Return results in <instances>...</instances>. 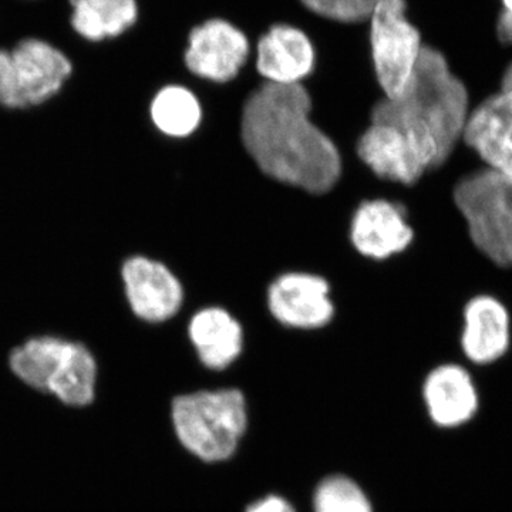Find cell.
Here are the masks:
<instances>
[{"label": "cell", "instance_id": "6da1fadb", "mask_svg": "<svg viewBox=\"0 0 512 512\" xmlns=\"http://www.w3.org/2000/svg\"><path fill=\"white\" fill-rule=\"evenodd\" d=\"M305 84L261 82L245 97L239 140L251 163L268 180L311 195L338 185L343 157L338 144L312 119Z\"/></svg>", "mask_w": 512, "mask_h": 512}, {"label": "cell", "instance_id": "7a4b0ae2", "mask_svg": "<svg viewBox=\"0 0 512 512\" xmlns=\"http://www.w3.org/2000/svg\"><path fill=\"white\" fill-rule=\"evenodd\" d=\"M470 93L439 47L424 43L406 89L393 99L382 97L370 110V124H390L436 141L448 164L463 138Z\"/></svg>", "mask_w": 512, "mask_h": 512}, {"label": "cell", "instance_id": "3957f363", "mask_svg": "<svg viewBox=\"0 0 512 512\" xmlns=\"http://www.w3.org/2000/svg\"><path fill=\"white\" fill-rule=\"evenodd\" d=\"M171 416L181 444L202 461L234 456L248 427V403L238 387L197 390L173 400Z\"/></svg>", "mask_w": 512, "mask_h": 512}, {"label": "cell", "instance_id": "277c9868", "mask_svg": "<svg viewBox=\"0 0 512 512\" xmlns=\"http://www.w3.org/2000/svg\"><path fill=\"white\" fill-rule=\"evenodd\" d=\"M9 363L22 382L53 394L69 406L93 402L97 362L83 343L59 336H35L12 350Z\"/></svg>", "mask_w": 512, "mask_h": 512}, {"label": "cell", "instance_id": "5b68a950", "mask_svg": "<svg viewBox=\"0 0 512 512\" xmlns=\"http://www.w3.org/2000/svg\"><path fill=\"white\" fill-rule=\"evenodd\" d=\"M454 208L474 245L495 265L512 266V177L497 171H474L451 192Z\"/></svg>", "mask_w": 512, "mask_h": 512}, {"label": "cell", "instance_id": "8992f818", "mask_svg": "<svg viewBox=\"0 0 512 512\" xmlns=\"http://www.w3.org/2000/svg\"><path fill=\"white\" fill-rule=\"evenodd\" d=\"M353 151L377 180L403 188L416 187L447 165L433 138L390 124H370Z\"/></svg>", "mask_w": 512, "mask_h": 512}, {"label": "cell", "instance_id": "52a82bcc", "mask_svg": "<svg viewBox=\"0 0 512 512\" xmlns=\"http://www.w3.org/2000/svg\"><path fill=\"white\" fill-rule=\"evenodd\" d=\"M370 64L386 99L406 89L419 63L424 35L407 15V0H379L366 22Z\"/></svg>", "mask_w": 512, "mask_h": 512}, {"label": "cell", "instance_id": "ba28073f", "mask_svg": "<svg viewBox=\"0 0 512 512\" xmlns=\"http://www.w3.org/2000/svg\"><path fill=\"white\" fill-rule=\"evenodd\" d=\"M72 64L42 40L28 39L0 50V106L20 110L39 106L62 89Z\"/></svg>", "mask_w": 512, "mask_h": 512}, {"label": "cell", "instance_id": "9c48e42d", "mask_svg": "<svg viewBox=\"0 0 512 512\" xmlns=\"http://www.w3.org/2000/svg\"><path fill=\"white\" fill-rule=\"evenodd\" d=\"M254 57V42L235 23L208 18L188 32L185 69L195 79L215 86L237 80Z\"/></svg>", "mask_w": 512, "mask_h": 512}, {"label": "cell", "instance_id": "30bf717a", "mask_svg": "<svg viewBox=\"0 0 512 512\" xmlns=\"http://www.w3.org/2000/svg\"><path fill=\"white\" fill-rule=\"evenodd\" d=\"M265 305L279 326L298 332L326 328L336 313L328 279L306 271L276 275L266 286Z\"/></svg>", "mask_w": 512, "mask_h": 512}, {"label": "cell", "instance_id": "8fae6325", "mask_svg": "<svg viewBox=\"0 0 512 512\" xmlns=\"http://www.w3.org/2000/svg\"><path fill=\"white\" fill-rule=\"evenodd\" d=\"M128 308L137 319L163 325L185 308V286L170 265L148 255H133L121 265Z\"/></svg>", "mask_w": 512, "mask_h": 512}, {"label": "cell", "instance_id": "7c38bea8", "mask_svg": "<svg viewBox=\"0 0 512 512\" xmlns=\"http://www.w3.org/2000/svg\"><path fill=\"white\" fill-rule=\"evenodd\" d=\"M316 64L315 42L301 26L276 22L256 37L252 67L262 82L284 86L305 83Z\"/></svg>", "mask_w": 512, "mask_h": 512}, {"label": "cell", "instance_id": "4fadbf2b", "mask_svg": "<svg viewBox=\"0 0 512 512\" xmlns=\"http://www.w3.org/2000/svg\"><path fill=\"white\" fill-rule=\"evenodd\" d=\"M414 229L403 204L387 198L360 202L349 222V241L357 255L384 262L412 247Z\"/></svg>", "mask_w": 512, "mask_h": 512}, {"label": "cell", "instance_id": "5bb4252c", "mask_svg": "<svg viewBox=\"0 0 512 512\" xmlns=\"http://www.w3.org/2000/svg\"><path fill=\"white\" fill-rule=\"evenodd\" d=\"M421 397L430 420L444 430L460 429L476 419L481 397L466 367L441 363L424 377Z\"/></svg>", "mask_w": 512, "mask_h": 512}, {"label": "cell", "instance_id": "9a60e30c", "mask_svg": "<svg viewBox=\"0 0 512 512\" xmlns=\"http://www.w3.org/2000/svg\"><path fill=\"white\" fill-rule=\"evenodd\" d=\"M461 143L488 170L512 177V93L500 90L471 109Z\"/></svg>", "mask_w": 512, "mask_h": 512}, {"label": "cell", "instance_id": "2e32d148", "mask_svg": "<svg viewBox=\"0 0 512 512\" xmlns=\"http://www.w3.org/2000/svg\"><path fill=\"white\" fill-rule=\"evenodd\" d=\"M460 348L468 362L490 366L507 355L511 346V316L493 295L468 299L461 312Z\"/></svg>", "mask_w": 512, "mask_h": 512}, {"label": "cell", "instance_id": "e0dca14e", "mask_svg": "<svg viewBox=\"0 0 512 512\" xmlns=\"http://www.w3.org/2000/svg\"><path fill=\"white\" fill-rule=\"evenodd\" d=\"M185 333L198 362L211 372H225L244 353V326L224 306L195 309L185 322Z\"/></svg>", "mask_w": 512, "mask_h": 512}, {"label": "cell", "instance_id": "ac0fdd59", "mask_svg": "<svg viewBox=\"0 0 512 512\" xmlns=\"http://www.w3.org/2000/svg\"><path fill=\"white\" fill-rule=\"evenodd\" d=\"M150 119L158 133L171 140H188L204 123V104L184 84L161 87L150 104Z\"/></svg>", "mask_w": 512, "mask_h": 512}, {"label": "cell", "instance_id": "d6986e66", "mask_svg": "<svg viewBox=\"0 0 512 512\" xmlns=\"http://www.w3.org/2000/svg\"><path fill=\"white\" fill-rule=\"evenodd\" d=\"M72 25L86 39L99 42L116 37L136 23V0H70Z\"/></svg>", "mask_w": 512, "mask_h": 512}, {"label": "cell", "instance_id": "ffe728a7", "mask_svg": "<svg viewBox=\"0 0 512 512\" xmlns=\"http://www.w3.org/2000/svg\"><path fill=\"white\" fill-rule=\"evenodd\" d=\"M315 512H373L365 491L352 478L330 476L316 488Z\"/></svg>", "mask_w": 512, "mask_h": 512}, {"label": "cell", "instance_id": "44dd1931", "mask_svg": "<svg viewBox=\"0 0 512 512\" xmlns=\"http://www.w3.org/2000/svg\"><path fill=\"white\" fill-rule=\"evenodd\" d=\"M379 0H299L315 18L338 25H363Z\"/></svg>", "mask_w": 512, "mask_h": 512}, {"label": "cell", "instance_id": "7402d4cb", "mask_svg": "<svg viewBox=\"0 0 512 512\" xmlns=\"http://www.w3.org/2000/svg\"><path fill=\"white\" fill-rule=\"evenodd\" d=\"M247 512H296L285 498L279 495H268L249 505Z\"/></svg>", "mask_w": 512, "mask_h": 512}, {"label": "cell", "instance_id": "603a6c76", "mask_svg": "<svg viewBox=\"0 0 512 512\" xmlns=\"http://www.w3.org/2000/svg\"><path fill=\"white\" fill-rule=\"evenodd\" d=\"M497 35L504 45H512V0H501V12L497 20Z\"/></svg>", "mask_w": 512, "mask_h": 512}, {"label": "cell", "instance_id": "cb8c5ba5", "mask_svg": "<svg viewBox=\"0 0 512 512\" xmlns=\"http://www.w3.org/2000/svg\"><path fill=\"white\" fill-rule=\"evenodd\" d=\"M501 90L512 93V63L507 67V70H505L503 83H501Z\"/></svg>", "mask_w": 512, "mask_h": 512}]
</instances>
